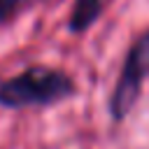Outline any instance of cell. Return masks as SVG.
Listing matches in <instances>:
<instances>
[{"label": "cell", "mask_w": 149, "mask_h": 149, "mask_svg": "<svg viewBox=\"0 0 149 149\" xmlns=\"http://www.w3.org/2000/svg\"><path fill=\"white\" fill-rule=\"evenodd\" d=\"M33 0H0V26L7 23L12 16H16L26 5H30Z\"/></svg>", "instance_id": "obj_4"}, {"label": "cell", "mask_w": 149, "mask_h": 149, "mask_svg": "<svg viewBox=\"0 0 149 149\" xmlns=\"http://www.w3.org/2000/svg\"><path fill=\"white\" fill-rule=\"evenodd\" d=\"M74 84L68 74L51 68H28L21 74L0 81V105L9 109L51 105L72 95Z\"/></svg>", "instance_id": "obj_1"}, {"label": "cell", "mask_w": 149, "mask_h": 149, "mask_svg": "<svg viewBox=\"0 0 149 149\" xmlns=\"http://www.w3.org/2000/svg\"><path fill=\"white\" fill-rule=\"evenodd\" d=\"M147 72H149V33L142 35L126 56V63L121 68L119 81H116L112 100H109V109H112L114 119H123L130 112V107L135 105V100L142 91Z\"/></svg>", "instance_id": "obj_2"}, {"label": "cell", "mask_w": 149, "mask_h": 149, "mask_svg": "<svg viewBox=\"0 0 149 149\" xmlns=\"http://www.w3.org/2000/svg\"><path fill=\"white\" fill-rule=\"evenodd\" d=\"M107 0H74V7H72V14H70V30L72 33H84L88 30L100 12L105 9Z\"/></svg>", "instance_id": "obj_3"}]
</instances>
